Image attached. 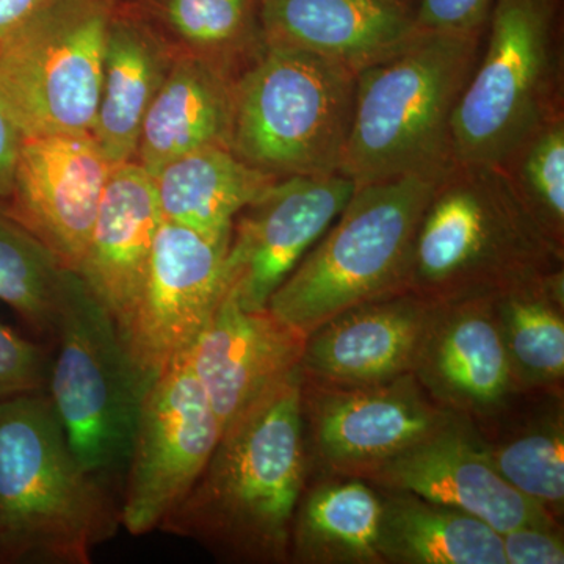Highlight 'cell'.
I'll list each match as a JSON object with an SVG mask.
<instances>
[{"label":"cell","instance_id":"1","mask_svg":"<svg viewBox=\"0 0 564 564\" xmlns=\"http://www.w3.org/2000/svg\"><path fill=\"white\" fill-rule=\"evenodd\" d=\"M313 470L302 370L221 433L187 496L159 530L234 564H285L293 514Z\"/></svg>","mask_w":564,"mask_h":564},{"label":"cell","instance_id":"2","mask_svg":"<svg viewBox=\"0 0 564 564\" xmlns=\"http://www.w3.org/2000/svg\"><path fill=\"white\" fill-rule=\"evenodd\" d=\"M560 272L563 248L499 169L454 163L434 182L411 248L408 292L430 304L494 299Z\"/></svg>","mask_w":564,"mask_h":564},{"label":"cell","instance_id":"3","mask_svg":"<svg viewBox=\"0 0 564 564\" xmlns=\"http://www.w3.org/2000/svg\"><path fill=\"white\" fill-rule=\"evenodd\" d=\"M120 500L82 467L46 391L0 400V562L90 564Z\"/></svg>","mask_w":564,"mask_h":564},{"label":"cell","instance_id":"4","mask_svg":"<svg viewBox=\"0 0 564 564\" xmlns=\"http://www.w3.org/2000/svg\"><path fill=\"white\" fill-rule=\"evenodd\" d=\"M486 31L423 32L359 70L340 174L355 185L403 176L437 180L452 165V118Z\"/></svg>","mask_w":564,"mask_h":564},{"label":"cell","instance_id":"5","mask_svg":"<svg viewBox=\"0 0 564 564\" xmlns=\"http://www.w3.org/2000/svg\"><path fill=\"white\" fill-rule=\"evenodd\" d=\"M434 182L403 176L356 185L267 307L307 336L352 306L406 291L411 248Z\"/></svg>","mask_w":564,"mask_h":564},{"label":"cell","instance_id":"6","mask_svg":"<svg viewBox=\"0 0 564 564\" xmlns=\"http://www.w3.org/2000/svg\"><path fill=\"white\" fill-rule=\"evenodd\" d=\"M356 76L311 52L265 46L236 82L231 151L278 180L340 174Z\"/></svg>","mask_w":564,"mask_h":564},{"label":"cell","instance_id":"7","mask_svg":"<svg viewBox=\"0 0 564 564\" xmlns=\"http://www.w3.org/2000/svg\"><path fill=\"white\" fill-rule=\"evenodd\" d=\"M564 115L558 0H496L480 58L452 118L459 165L497 166Z\"/></svg>","mask_w":564,"mask_h":564},{"label":"cell","instance_id":"8","mask_svg":"<svg viewBox=\"0 0 564 564\" xmlns=\"http://www.w3.org/2000/svg\"><path fill=\"white\" fill-rule=\"evenodd\" d=\"M46 392L70 451L121 503L133 437L148 388L109 311L79 274L63 299Z\"/></svg>","mask_w":564,"mask_h":564},{"label":"cell","instance_id":"9","mask_svg":"<svg viewBox=\"0 0 564 564\" xmlns=\"http://www.w3.org/2000/svg\"><path fill=\"white\" fill-rule=\"evenodd\" d=\"M113 0H54L0 40V99L24 137L91 131Z\"/></svg>","mask_w":564,"mask_h":564},{"label":"cell","instance_id":"10","mask_svg":"<svg viewBox=\"0 0 564 564\" xmlns=\"http://www.w3.org/2000/svg\"><path fill=\"white\" fill-rule=\"evenodd\" d=\"M221 425L181 356L148 389L122 488L121 525L133 536L159 530L198 480Z\"/></svg>","mask_w":564,"mask_h":564},{"label":"cell","instance_id":"11","mask_svg":"<svg viewBox=\"0 0 564 564\" xmlns=\"http://www.w3.org/2000/svg\"><path fill=\"white\" fill-rule=\"evenodd\" d=\"M229 239H209L166 220L159 226L139 295L117 325L148 389L192 350L221 302Z\"/></svg>","mask_w":564,"mask_h":564},{"label":"cell","instance_id":"12","mask_svg":"<svg viewBox=\"0 0 564 564\" xmlns=\"http://www.w3.org/2000/svg\"><path fill=\"white\" fill-rule=\"evenodd\" d=\"M302 415L313 467L362 480L456 417L430 399L413 372L369 386L302 377Z\"/></svg>","mask_w":564,"mask_h":564},{"label":"cell","instance_id":"13","mask_svg":"<svg viewBox=\"0 0 564 564\" xmlns=\"http://www.w3.org/2000/svg\"><path fill=\"white\" fill-rule=\"evenodd\" d=\"M355 188L344 174L281 177L270 185L232 223L226 291L245 310L267 307L339 217Z\"/></svg>","mask_w":564,"mask_h":564},{"label":"cell","instance_id":"14","mask_svg":"<svg viewBox=\"0 0 564 564\" xmlns=\"http://www.w3.org/2000/svg\"><path fill=\"white\" fill-rule=\"evenodd\" d=\"M111 169L90 132L24 137L3 209L76 272Z\"/></svg>","mask_w":564,"mask_h":564},{"label":"cell","instance_id":"15","mask_svg":"<svg viewBox=\"0 0 564 564\" xmlns=\"http://www.w3.org/2000/svg\"><path fill=\"white\" fill-rule=\"evenodd\" d=\"M364 480L463 511L500 534L519 527L558 525L554 516L500 477L489 459L486 441L473 421L462 415Z\"/></svg>","mask_w":564,"mask_h":564},{"label":"cell","instance_id":"16","mask_svg":"<svg viewBox=\"0 0 564 564\" xmlns=\"http://www.w3.org/2000/svg\"><path fill=\"white\" fill-rule=\"evenodd\" d=\"M306 336L269 310H245L228 291L187 352L221 433L300 373Z\"/></svg>","mask_w":564,"mask_h":564},{"label":"cell","instance_id":"17","mask_svg":"<svg viewBox=\"0 0 564 564\" xmlns=\"http://www.w3.org/2000/svg\"><path fill=\"white\" fill-rule=\"evenodd\" d=\"M411 372L434 403L469 421L502 413L521 393L492 299L432 304Z\"/></svg>","mask_w":564,"mask_h":564},{"label":"cell","instance_id":"18","mask_svg":"<svg viewBox=\"0 0 564 564\" xmlns=\"http://www.w3.org/2000/svg\"><path fill=\"white\" fill-rule=\"evenodd\" d=\"M432 304L404 291L352 306L307 334L302 377L336 386L411 372Z\"/></svg>","mask_w":564,"mask_h":564},{"label":"cell","instance_id":"19","mask_svg":"<svg viewBox=\"0 0 564 564\" xmlns=\"http://www.w3.org/2000/svg\"><path fill=\"white\" fill-rule=\"evenodd\" d=\"M265 46L302 50L356 74L421 33L417 0H261Z\"/></svg>","mask_w":564,"mask_h":564},{"label":"cell","instance_id":"20","mask_svg":"<svg viewBox=\"0 0 564 564\" xmlns=\"http://www.w3.org/2000/svg\"><path fill=\"white\" fill-rule=\"evenodd\" d=\"M162 220L150 174L135 161L113 165L76 273L117 325L139 295Z\"/></svg>","mask_w":564,"mask_h":564},{"label":"cell","instance_id":"21","mask_svg":"<svg viewBox=\"0 0 564 564\" xmlns=\"http://www.w3.org/2000/svg\"><path fill=\"white\" fill-rule=\"evenodd\" d=\"M176 57L120 2L104 47L98 109L91 137L111 165L135 159L141 126Z\"/></svg>","mask_w":564,"mask_h":564},{"label":"cell","instance_id":"22","mask_svg":"<svg viewBox=\"0 0 564 564\" xmlns=\"http://www.w3.org/2000/svg\"><path fill=\"white\" fill-rule=\"evenodd\" d=\"M236 80L196 58L174 61L141 126L135 161L150 176L188 152L231 150Z\"/></svg>","mask_w":564,"mask_h":564},{"label":"cell","instance_id":"23","mask_svg":"<svg viewBox=\"0 0 564 564\" xmlns=\"http://www.w3.org/2000/svg\"><path fill=\"white\" fill-rule=\"evenodd\" d=\"M176 58H196L232 80L265 50L261 0H120Z\"/></svg>","mask_w":564,"mask_h":564},{"label":"cell","instance_id":"24","mask_svg":"<svg viewBox=\"0 0 564 564\" xmlns=\"http://www.w3.org/2000/svg\"><path fill=\"white\" fill-rule=\"evenodd\" d=\"M381 511L378 486L323 474L296 505L289 563L384 564L378 552Z\"/></svg>","mask_w":564,"mask_h":564},{"label":"cell","instance_id":"25","mask_svg":"<svg viewBox=\"0 0 564 564\" xmlns=\"http://www.w3.org/2000/svg\"><path fill=\"white\" fill-rule=\"evenodd\" d=\"M162 218L209 239L231 237L232 223L278 181L228 148L188 152L152 176Z\"/></svg>","mask_w":564,"mask_h":564},{"label":"cell","instance_id":"26","mask_svg":"<svg viewBox=\"0 0 564 564\" xmlns=\"http://www.w3.org/2000/svg\"><path fill=\"white\" fill-rule=\"evenodd\" d=\"M378 552L384 564H507L502 534L474 516L380 488Z\"/></svg>","mask_w":564,"mask_h":564},{"label":"cell","instance_id":"27","mask_svg":"<svg viewBox=\"0 0 564 564\" xmlns=\"http://www.w3.org/2000/svg\"><path fill=\"white\" fill-rule=\"evenodd\" d=\"M492 304L521 392L562 395L564 272L494 296Z\"/></svg>","mask_w":564,"mask_h":564},{"label":"cell","instance_id":"28","mask_svg":"<svg viewBox=\"0 0 564 564\" xmlns=\"http://www.w3.org/2000/svg\"><path fill=\"white\" fill-rule=\"evenodd\" d=\"M74 273L0 204V302L51 343Z\"/></svg>","mask_w":564,"mask_h":564},{"label":"cell","instance_id":"29","mask_svg":"<svg viewBox=\"0 0 564 564\" xmlns=\"http://www.w3.org/2000/svg\"><path fill=\"white\" fill-rule=\"evenodd\" d=\"M562 408L560 404L558 410L541 415L503 443H486L489 459L500 477L527 499L543 507L558 522L564 511Z\"/></svg>","mask_w":564,"mask_h":564},{"label":"cell","instance_id":"30","mask_svg":"<svg viewBox=\"0 0 564 564\" xmlns=\"http://www.w3.org/2000/svg\"><path fill=\"white\" fill-rule=\"evenodd\" d=\"M497 169L545 236L564 250V115L530 133Z\"/></svg>","mask_w":564,"mask_h":564},{"label":"cell","instance_id":"31","mask_svg":"<svg viewBox=\"0 0 564 564\" xmlns=\"http://www.w3.org/2000/svg\"><path fill=\"white\" fill-rule=\"evenodd\" d=\"M52 356L0 323V400L46 391Z\"/></svg>","mask_w":564,"mask_h":564},{"label":"cell","instance_id":"32","mask_svg":"<svg viewBox=\"0 0 564 564\" xmlns=\"http://www.w3.org/2000/svg\"><path fill=\"white\" fill-rule=\"evenodd\" d=\"M494 2L496 0H417L419 31H486Z\"/></svg>","mask_w":564,"mask_h":564},{"label":"cell","instance_id":"33","mask_svg":"<svg viewBox=\"0 0 564 564\" xmlns=\"http://www.w3.org/2000/svg\"><path fill=\"white\" fill-rule=\"evenodd\" d=\"M507 564H563L564 543L558 525L519 527L502 534Z\"/></svg>","mask_w":564,"mask_h":564},{"label":"cell","instance_id":"34","mask_svg":"<svg viewBox=\"0 0 564 564\" xmlns=\"http://www.w3.org/2000/svg\"><path fill=\"white\" fill-rule=\"evenodd\" d=\"M24 133L0 99V202L9 198Z\"/></svg>","mask_w":564,"mask_h":564},{"label":"cell","instance_id":"35","mask_svg":"<svg viewBox=\"0 0 564 564\" xmlns=\"http://www.w3.org/2000/svg\"><path fill=\"white\" fill-rule=\"evenodd\" d=\"M54 0H0V40L17 31Z\"/></svg>","mask_w":564,"mask_h":564},{"label":"cell","instance_id":"36","mask_svg":"<svg viewBox=\"0 0 564 564\" xmlns=\"http://www.w3.org/2000/svg\"><path fill=\"white\" fill-rule=\"evenodd\" d=\"M113 2H120V0H113Z\"/></svg>","mask_w":564,"mask_h":564}]
</instances>
